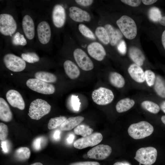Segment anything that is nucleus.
<instances>
[{
    "mask_svg": "<svg viewBox=\"0 0 165 165\" xmlns=\"http://www.w3.org/2000/svg\"><path fill=\"white\" fill-rule=\"evenodd\" d=\"M159 22L160 24L165 26V16L160 18L159 20Z\"/></svg>",
    "mask_w": 165,
    "mask_h": 165,
    "instance_id": "obj_50",
    "label": "nucleus"
},
{
    "mask_svg": "<svg viewBox=\"0 0 165 165\" xmlns=\"http://www.w3.org/2000/svg\"><path fill=\"white\" fill-rule=\"evenodd\" d=\"M160 108L161 110L165 113V101L161 103L160 105Z\"/></svg>",
    "mask_w": 165,
    "mask_h": 165,
    "instance_id": "obj_51",
    "label": "nucleus"
},
{
    "mask_svg": "<svg viewBox=\"0 0 165 165\" xmlns=\"http://www.w3.org/2000/svg\"><path fill=\"white\" fill-rule=\"evenodd\" d=\"M69 16L73 20L77 22L84 21H89L91 19L89 14L86 11L78 7L72 6L69 9Z\"/></svg>",
    "mask_w": 165,
    "mask_h": 165,
    "instance_id": "obj_18",
    "label": "nucleus"
},
{
    "mask_svg": "<svg viewBox=\"0 0 165 165\" xmlns=\"http://www.w3.org/2000/svg\"><path fill=\"white\" fill-rule=\"evenodd\" d=\"M71 104L72 108L74 111H78L79 110L81 103L78 96L74 95L72 96Z\"/></svg>",
    "mask_w": 165,
    "mask_h": 165,
    "instance_id": "obj_38",
    "label": "nucleus"
},
{
    "mask_svg": "<svg viewBox=\"0 0 165 165\" xmlns=\"http://www.w3.org/2000/svg\"><path fill=\"white\" fill-rule=\"evenodd\" d=\"M130 57L135 64L141 66L145 60V57L141 51L138 48L132 46L129 50Z\"/></svg>",
    "mask_w": 165,
    "mask_h": 165,
    "instance_id": "obj_24",
    "label": "nucleus"
},
{
    "mask_svg": "<svg viewBox=\"0 0 165 165\" xmlns=\"http://www.w3.org/2000/svg\"><path fill=\"white\" fill-rule=\"evenodd\" d=\"M1 147L3 151L5 153H7L8 151V144L7 141L5 140L2 141Z\"/></svg>",
    "mask_w": 165,
    "mask_h": 165,
    "instance_id": "obj_45",
    "label": "nucleus"
},
{
    "mask_svg": "<svg viewBox=\"0 0 165 165\" xmlns=\"http://www.w3.org/2000/svg\"><path fill=\"white\" fill-rule=\"evenodd\" d=\"M112 152V149L110 146L100 144L90 150L87 154L90 158L102 160L108 158Z\"/></svg>",
    "mask_w": 165,
    "mask_h": 165,
    "instance_id": "obj_14",
    "label": "nucleus"
},
{
    "mask_svg": "<svg viewBox=\"0 0 165 165\" xmlns=\"http://www.w3.org/2000/svg\"><path fill=\"white\" fill-rule=\"evenodd\" d=\"M74 131L76 135L85 137L92 134L93 130L87 125H80L75 128Z\"/></svg>",
    "mask_w": 165,
    "mask_h": 165,
    "instance_id": "obj_32",
    "label": "nucleus"
},
{
    "mask_svg": "<svg viewBox=\"0 0 165 165\" xmlns=\"http://www.w3.org/2000/svg\"><path fill=\"white\" fill-rule=\"evenodd\" d=\"M75 138V135L73 134H70L67 139V142L68 144H72Z\"/></svg>",
    "mask_w": 165,
    "mask_h": 165,
    "instance_id": "obj_47",
    "label": "nucleus"
},
{
    "mask_svg": "<svg viewBox=\"0 0 165 165\" xmlns=\"http://www.w3.org/2000/svg\"><path fill=\"white\" fill-rule=\"evenodd\" d=\"M109 79L111 84L115 87L121 88L125 85V80L123 77L117 72H112L110 73Z\"/></svg>",
    "mask_w": 165,
    "mask_h": 165,
    "instance_id": "obj_26",
    "label": "nucleus"
},
{
    "mask_svg": "<svg viewBox=\"0 0 165 165\" xmlns=\"http://www.w3.org/2000/svg\"><path fill=\"white\" fill-rule=\"evenodd\" d=\"M8 134V129L7 126L5 124L0 123V139L1 141L6 140Z\"/></svg>",
    "mask_w": 165,
    "mask_h": 165,
    "instance_id": "obj_39",
    "label": "nucleus"
},
{
    "mask_svg": "<svg viewBox=\"0 0 165 165\" xmlns=\"http://www.w3.org/2000/svg\"><path fill=\"white\" fill-rule=\"evenodd\" d=\"M36 21V28L34 47L48 49L51 42L52 31L48 16H38Z\"/></svg>",
    "mask_w": 165,
    "mask_h": 165,
    "instance_id": "obj_2",
    "label": "nucleus"
},
{
    "mask_svg": "<svg viewBox=\"0 0 165 165\" xmlns=\"http://www.w3.org/2000/svg\"><path fill=\"white\" fill-rule=\"evenodd\" d=\"M119 52L122 55H124L126 53L127 48L125 42L123 40H121L117 46Z\"/></svg>",
    "mask_w": 165,
    "mask_h": 165,
    "instance_id": "obj_41",
    "label": "nucleus"
},
{
    "mask_svg": "<svg viewBox=\"0 0 165 165\" xmlns=\"http://www.w3.org/2000/svg\"><path fill=\"white\" fill-rule=\"evenodd\" d=\"M61 133L59 130H56L55 131L53 135V138L54 140L58 141L60 139Z\"/></svg>",
    "mask_w": 165,
    "mask_h": 165,
    "instance_id": "obj_46",
    "label": "nucleus"
},
{
    "mask_svg": "<svg viewBox=\"0 0 165 165\" xmlns=\"http://www.w3.org/2000/svg\"><path fill=\"white\" fill-rule=\"evenodd\" d=\"M116 24L123 35L127 38L132 39L137 34V27L134 20L129 16L123 15L116 21Z\"/></svg>",
    "mask_w": 165,
    "mask_h": 165,
    "instance_id": "obj_6",
    "label": "nucleus"
},
{
    "mask_svg": "<svg viewBox=\"0 0 165 165\" xmlns=\"http://www.w3.org/2000/svg\"><path fill=\"white\" fill-rule=\"evenodd\" d=\"M96 35L102 43L108 44L110 42L108 33L105 28L102 26L97 27L95 31Z\"/></svg>",
    "mask_w": 165,
    "mask_h": 165,
    "instance_id": "obj_30",
    "label": "nucleus"
},
{
    "mask_svg": "<svg viewBox=\"0 0 165 165\" xmlns=\"http://www.w3.org/2000/svg\"><path fill=\"white\" fill-rule=\"evenodd\" d=\"M135 101L129 98L121 99L117 103L116 106V111L119 113H122L127 111L134 105Z\"/></svg>",
    "mask_w": 165,
    "mask_h": 165,
    "instance_id": "obj_25",
    "label": "nucleus"
},
{
    "mask_svg": "<svg viewBox=\"0 0 165 165\" xmlns=\"http://www.w3.org/2000/svg\"><path fill=\"white\" fill-rule=\"evenodd\" d=\"M121 1L124 3L133 7H137L139 6L141 1L139 0H122Z\"/></svg>",
    "mask_w": 165,
    "mask_h": 165,
    "instance_id": "obj_42",
    "label": "nucleus"
},
{
    "mask_svg": "<svg viewBox=\"0 0 165 165\" xmlns=\"http://www.w3.org/2000/svg\"><path fill=\"white\" fill-rule=\"evenodd\" d=\"M66 13L64 7L60 4L54 5L52 9L51 18L53 25L57 28H62L66 20Z\"/></svg>",
    "mask_w": 165,
    "mask_h": 165,
    "instance_id": "obj_12",
    "label": "nucleus"
},
{
    "mask_svg": "<svg viewBox=\"0 0 165 165\" xmlns=\"http://www.w3.org/2000/svg\"><path fill=\"white\" fill-rule=\"evenodd\" d=\"M161 120L162 122L165 124V115L163 116H162Z\"/></svg>",
    "mask_w": 165,
    "mask_h": 165,
    "instance_id": "obj_53",
    "label": "nucleus"
},
{
    "mask_svg": "<svg viewBox=\"0 0 165 165\" xmlns=\"http://www.w3.org/2000/svg\"><path fill=\"white\" fill-rule=\"evenodd\" d=\"M113 165H129L127 163H124L121 162H118L115 163Z\"/></svg>",
    "mask_w": 165,
    "mask_h": 165,
    "instance_id": "obj_52",
    "label": "nucleus"
},
{
    "mask_svg": "<svg viewBox=\"0 0 165 165\" xmlns=\"http://www.w3.org/2000/svg\"><path fill=\"white\" fill-rule=\"evenodd\" d=\"M157 0H143L141 1L145 5H148L152 4L155 2H156Z\"/></svg>",
    "mask_w": 165,
    "mask_h": 165,
    "instance_id": "obj_48",
    "label": "nucleus"
},
{
    "mask_svg": "<svg viewBox=\"0 0 165 165\" xmlns=\"http://www.w3.org/2000/svg\"><path fill=\"white\" fill-rule=\"evenodd\" d=\"M7 100L9 104L14 108L21 110H24L25 107L24 101L21 94L14 90H10L6 93Z\"/></svg>",
    "mask_w": 165,
    "mask_h": 165,
    "instance_id": "obj_16",
    "label": "nucleus"
},
{
    "mask_svg": "<svg viewBox=\"0 0 165 165\" xmlns=\"http://www.w3.org/2000/svg\"><path fill=\"white\" fill-rule=\"evenodd\" d=\"M8 44L11 48H22L28 45V41L23 32L21 25L8 40Z\"/></svg>",
    "mask_w": 165,
    "mask_h": 165,
    "instance_id": "obj_15",
    "label": "nucleus"
},
{
    "mask_svg": "<svg viewBox=\"0 0 165 165\" xmlns=\"http://www.w3.org/2000/svg\"><path fill=\"white\" fill-rule=\"evenodd\" d=\"M64 116H60L50 119L49 120L48 128L50 130L55 129L61 125L67 119Z\"/></svg>",
    "mask_w": 165,
    "mask_h": 165,
    "instance_id": "obj_34",
    "label": "nucleus"
},
{
    "mask_svg": "<svg viewBox=\"0 0 165 165\" xmlns=\"http://www.w3.org/2000/svg\"><path fill=\"white\" fill-rule=\"evenodd\" d=\"M26 84L31 90L43 94H52L55 91V87L53 85L36 78L28 79Z\"/></svg>",
    "mask_w": 165,
    "mask_h": 165,
    "instance_id": "obj_9",
    "label": "nucleus"
},
{
    "mask_svg": "<svg viewBox=\"0 0 165 165\" xmlns=\"http://www.w3.org/2000/svg\"><path fill=\"white\" fill-rule=\"evenodd\" d=\"M30 165H43V164L39 162H36L34 163H33Z\"/></svg>",
    "mask_w": 165,
    "mask_h": 165,
    "instance_id": "obj_54",
    "label": "nucleus"
},
{
    "mask_svg": "<svg viewBox=\"0 0 165 165\" xmlns=\"http://www.w3.org/2000/svg\"><path fill=\"white\" fill-rule=\"evenodd\" d=\"M148 16L149 19L154 22L158 21L162 17L160 11L155 7H152L149 9Z\"/></svg>",
    "mask_w": 165,
    "mask_h": 165,
    "instance_id": "obj_35",
    "label": "nucleus"
},
{
    "mask_svg": "<svg viewBox=\"0 0 165 165\" xmlns=\"http://www.w3.org/2000/svg\"><path fill=\"white\" fill-rule=\"evenodd\" d=\"M65 72L71 79L77 78L80 74V71L76 65L72 61L67 60L63 64Z\"/></svg>",
    "mask_w": 165,
    "mask_h": 165,
    "instance_id": "obj_21",
    "label": "nucleus"
},
{
    "mask_svg": "<svg viewBox=\"0 0 165 165\" xmlns=\"http://www.w3.org/2000/svg\"><path fill=\"white\" fill-rule=\"evenodd\" d=\"M157 155L155 148L152 147H143L137 150L134 158L139 163L140 165H152L156 162Z\"/></svg>",
    "mask_w": 165,
    "mask_h": 165,
    "instance_id": "obj_7",
    "label": "nucleus"
},
{
    "mask_svg": "<svg viewBox=\"0 0 165 165\" xmlns=\"http://www.w3.org/2000/svg\"><path fill=\"white\" fill-rule=\"evenodd\" d=\"M84 119V117L82 116L70 117L61 125L60 129L63 131L72 130L78 126Z\"/></svg>",
    "mask_w": 165,
    "mask_h": 165,
    "instance_id": "obj_23",
    "label": "nucleus"
},
{
    "mask_svg": "<svg viewBox=\"0 0 165 165\" xmlns=\"http://www.w3.org/2000/svg\"><path fill=\"white\" fill-rule=\"evenodd\" d=\"M21 27L30 48L35 46L36 15L31 10L26 9L22 12Z\"/></svg>",
    "mask_w": 165,
    "mask_h": 165,
    "instance_id": "obj_3",
    "label": "nucleus"
},
{
    "mask_svg": "<svg viewBox=\"0 0 165 165\" xmlns=\"http://www.w3.org/2000/svg\"><path fill=\"white\" fill-rule=\"evenodd\" d=\"M51 109V105L46 101L37 99L31 103L28 115L31 119L38 120L48 114Z\"/></svg>",
    "mask_w": 165,
    "mask_h": 165,
    "instance_id": "obj_5",
    "label": "nucleus"
},
{
    "mask_svg": "<svg viewBox=\"0 0 165 165\" xmlns=\"http://www.w3.org/2000/svg\"><path fill=\"white\" fill-rule=\"evenodd\" d=\"M31 155V151L27 147H21L17 149L15 152L16 157L21 161L26 160L29 158Z\"/></svg>",
    "mask_w": 165,
    "mask_h": 165,
    "instance_id": "obj_31",
    "label": "nucleus"
},
{
    "mask_svg": "<svg viewBox=\"0 0 165 165\" xmlns=\"http://www.w3.org/2000/svg\"><path fill=\"white\" fill-rule=\"evenodd\" d=\"M142 107L149 112L157 114L160 110V107L156 103L149 101H145L141 103Z\"/></svg>",
    "mask_w": 165,
    "mask_h": 165,
    "instance_id": "obj_33",
    "label": "nucleus"
},
{
    "mask_svg": "<svg viewBox=\"0 0 165 165\" xmlns=\"http://www.w3.org/2000/svg\"><path fill=\"white\" fill-rule=\"evenodd\" d=\"M161 38L162 44L165 50V30L163 33Z\"/></svg>",
    "mask_w": 165,
    "mask_h": 165,
    "instance_id": "obj_49",
    "label": "nucleus"
},
{
    "mask_svg": "<svg viewBox=\"0 0 165 165\" xmlns=\"http://www.w3.org/2000/svg\"><path fill=\"white\" fill-rule=\"evenodd\" d=\"M73 56L78 65L82 70L89 71L93 68V62L82 50L79 48L75 49L73 52Z\"/></svg>",
    "mask_w": 165,
    "mask_h": 165,
    "instance_id": "obj_13",
    "label": "nucleus"
},
{
    "mask_svg": "<svg viewBox=\"0 0 165 165\" xmlns=\"http://www.w3.org/2000/svg\"><path fill=\"white\" fill-rule=\"evenodd\" d=\"M114 97L112 90L103 87H100L94 90L92 94L93 101L99 105H105L111 103Z\"/></svg>",
    "mask_w": 165,
    "mask_h": 165,
    "instance_id": "obj_10",
    "label": "nucleus"
},
{
    "mask_svg": "<svg viewBox=\"0 0 165 165\" xmlns=\"http://www.w3.org/2000/svg\"><path fill=\"white\" fill-rule=\"evenodd\" d=\"M83 157L84 158H85V159H87V158H88V156L87 155V154H84L83 155Z\"/></svg>",
    "mask_w": 165,
    "mask_h": 165,
    "instance_id": "obj_55",
    "label": "nucleus"
},
{
    "mask_svg": "<svg viewBox=\"0 0 165 165\" xmlns=\"http://www.w3.org/2000/svg\"><path fill=\"white\" fill-rule=\"evenodd\" d=\"M21 57L26 62L34 64L39 62L40 58L35 52L31 50L23 52L21 54Z\"/></svg>",
    "mask_w": 165,
    "mask_h": 165,
    "instance_id": "obj_29",
    "label": "nucleus"
},
{
    "mask_svg": "<svg viewBox=\"0 0 165 165\" xmlns=\"http://www.w3.org/2000/svg\"><path fill=\"white\" fill-rule=\"evenodd\" d=\"M78 28L79 31L83 35L91 39H96L94 33L85 25L82 24H79Z\"/></svg>",
    "mask_w": 165,
    "mask_h": 165,
    "instance_id": "obj_36",
    "label": "nucleus"
},
{
    "mask_svg": "<svg viewBox=\"0 0 165 165\" xmlns=\"http://www.w3.org/2000/svg\"><path fill=\"white\" fill-rule=\"evenodd\" d=\"M153 131V126L145 121L131 124L128 129L129 135L135 139H142L147 137L151 135Z\"/></svg>",
    "mask_w": 165,
    "mask_h": 165,
    "instance_id": "obj_4",
    "label": "nucleus"
},
{
    "mask_svg": "<svg viewBox=\"0 0 165 165\" xmlns=\"http://www.w3.org/2000/svg\"><path fill=\"white\" fill-rule=\"evenodd\" d=\"M128 71L130 77L136 82L142 83L145 81V72L142 68L135 64H132L128 69Z\"/></svg>",
    "mask_w": 165,
    "mask_h": 165,
    "instance_id": "obj_19",
    "label": "nucleus"
},
{
    "mask_svg": "<svg viewBox=\"0 0 165 165\" xmlns=\"http://www.w3.org/2000/svg\"><path fill=\"white\" fill-rule=\"evenodd\" d=\"M105 28L108 33L111 45L115 46L123 37L122 33L119 30L110 24H106Z\"/></svg>",
    "mask_w": 165,
    "mask_h": 165,
    "instance_id": "obj_20",
    "label": "nucleus"
},
{
    "mask_svg": "<svg viewBox=\"0 0 165 165\" xmlns=\"http://www.w3.org/2000/svg\"><path fill=\"white\" fill-rule=\"evenodd\" d=\"M69 165H100V163L94 161H84L74 162Z\"/></svg>",
    "mask_w": 165,
    "mask_h": 165,
    "instance_id": "obj_43",
    "label": "nucleus"
},
{
    "mask_svg": "<svg viewBox=\"0 0 165 165\" xmlns=\"http://www.w3.org/2000/svg\"><path fill=\"white\" fill-rule=\"evenodd\" d=\"M45 139L43 137H39L34 140L33 143V146L36 150H40L42 147L43 142H44Z\"/></svg>",
    "mask_w": 165,
    "mask_h": 165,
    "instance_id": "obj_40",
    "label": "nucleus"
},
{
    "mask_svg": "<svg viewBox=\"0 0 165 165\" xmlns=\"http://www.w3.org/2000/svg\"><path fill=\"white\" fill-rule=\"evenodd\" d=\"M13 118V114L10 107L4 99L0 98V119L1 120L9 122Z\"/></svg>",
    "mask_w": 165,
    "mask_h": 165,
    "instance_id": "obj_22",
    "label": "nucleus"
},
{
    "mask_svg": "<svg viewBox=\"0 0 165 165\" xmlns=\"http://www.w3.org/2000/svg\"><path fill=\"white\" fill-rule=\"evenodd\" d=\"M87 49L90 56L98 61L103 60L106 55V52L104 47L98 42L91 43L88 46Z\"/></svg>",
    "mask_w": 165,
    "mask_h": 165,
    "instance_id": "obj_17",
    "label": "nucleus"
},
{
    "mask_svg": "<svg viewBox=\"0 0 165 165\" xmlns=\"http://www.w3.org/2000/svg\"><path fill=\"white\" fill-rule=\"evenodd\" d=\"M145 80L149 86H153L155 83L156 77L155 73L152 71L148 70L145 72Z\"/></svg>",
    "mask_w": 165,
    "mask_h": 165,
    "instance_id": "obj_37",
    "label": "nucleus"
},
{
    "mask_svg": "<svg viewBox=\"0 0 165 165\" xmlns=\"http://www.w3.org/2000/svg\"><path fill=\"white\" fill-rule=\"evenodd\" d=\"M75 2L78 4L84 6H87L91 5L93 2L92 0H76Z\"/></svg>",
    "mask_w": 165,
    "mask_h": 165,
    "instance_id": "obj_44",
    "label": "nucleus"
},
{
    "mask_svg": "<svg viewBox=\"0 0 165 165\" xmlns=\"http://www.w3.org/2000/svg\"><path fill=\"white\" fill-rule=\"evenodd\" d=\"M20 26L15 6L13 3L9 2L0 13V34L6 37L8 41Z\"/></svg>",
    "mask_w": 165,
    "mask_h": 165,
    "instance_id": "obj_1",
    "label": "nucleus"
},
{
    "mask_svg": "<svg viewBox=\"0 0 165 165\" xmlns=\"http://www.w3.org/2000/svg\"><path fill=\"white\" fill-rule=\"evenodd\" d=\"M102 139V134L96 132L77 140L74 142L73 146L77 149H82L95 146L99 143Z\"/></svg>",
    "mask_w": 165,
    "mask_h": 165,
    "instance_id": "obj_11",
    "label": "nucleus"
},
{
    "mask_svg": "<svg viewBox=\"0 0 165 165\" xmlns=\"http://www.w3.org/2000/svg\"><path fill=\"white\" fill-rule=\"evenodd\" d=\"M3 61L7 69L15 72H21L26 67V62L21 57L11 53L6 54L3 57Z\"/></svg>",
    "mask_w": 165,
    "mask_h": 165,
    "instance_id": "obj_8",
    "label": "nucleus"
},
{
    "mask_svg": "<svg viewBox=\"0 0 165 165\" xmlns=\"http://www.w3.org/2000/svg\"><path fill=\"white\" fill-rule=\"evenodd\" d=\"M154 85V89L156 94L160 97L165 98V81L163 78L157 75Z\"/></svg>",
    "mask_w": 165,
    "mask_h": 165,
    "instance_id": "obj_27",
    "label": "nucleus"
},
{
    "mask_svg": "<svg viewBox=\"0 0 165 165\" xmlns=\"http://www.w3.org/2000/svg\"><path fill=\"white\" fill-rule=\"evenodd\" d=\"M35 78L48 83L54 82L56 81L57 78L53 74L46 71H38L35 75Z\"/></svg>",
    "mask_w": 165,
    "mask_h": 165,
    "instance_id": "obj_28",
    "label": "nucleus"
}]
</instances>
